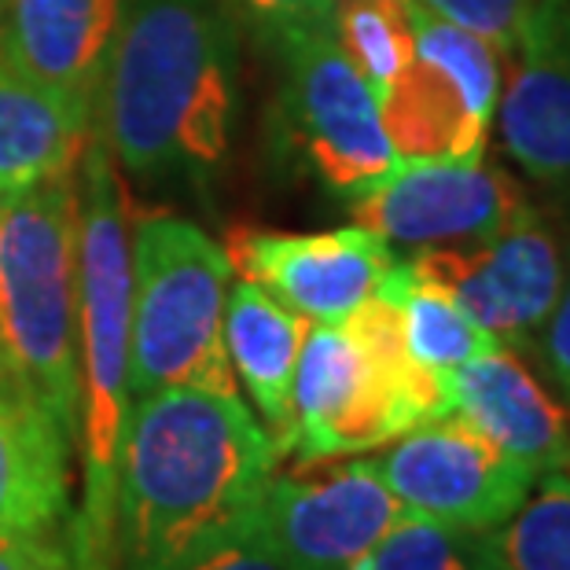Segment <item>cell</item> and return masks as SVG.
<instances>
[{
    "label": "cell",
    "instance_id": "obj_7",
    "mask_svg": "<svg viewBox=\"0 0 570 570\" xmlns=\"http://www.w3.org/2000/svg\"><path fill=\"white\" fill-rule=\"evenodd\" d=\"M273 56L281 59L273 151L332 196H365L397 166L372 85L338 48L335 30L291 33Z\"/></svg>",
    "mask_w": 570,
    "mask_h": 570
},
{
    "label": "cell",
    "instance_id": "obj_21",
    "mask_svg": "<svg viewBox=\"0 0 570 570\" xmlns=\"http://www.w3.org/2000/svg\"><path fill=\"white\" fill-rule=\"evenodd\" d=\"M487 538L493 570H570V468L541 471L527 501Z\"/></svg>",
    "mask_w": 570,
    "mask_h": 570
},
{
    "label": "cell",
    "instance_id": "obj_10",
    "mask_svg": "<svg viewBox=\"0 0 570 570\" xmlns=\"http://www.w3.org/2000/svg\"><path fill=\"white\" fill-rule=\"evenodd\" d=\"M405 262L512 350H533L567 273L563 239L538 210L490 239L420 247Z\"/></svg>",
    "mask_w": 570,
    "mask_h": 570
},
{
    "label": "cell",
    "instance_id": "obj_30",
    "mask_svg": "<svg viewBox=\"0 0 570 570\" xmlns=\"http://www.w3.org/2000/svg\"><path fill=\"white\" fill-rule=\"evenodd\" d=\"M0 386H16V383H11V375H8V365H4V354H0Z\"/></svg>",
    "mask_w": 570,
    "mask_h": 570
},
{
    "label": "cell",
    "instance_id": "obj_2",
    "mask_svg": "<svg viewBox=\"0 0 570 570\" xmlns=\"http://www.w3.org/2000/svg\"><path fill=\"white\" fill-rule=\"evenodd\" d=\"M239 22L225 0H122L96 129L148 188L203 191L239 122Z\"/></svg>",
    "mask_w": 570,
    "mask_h": 570
},
{
    "label": "cell",
    "instance_id": "obj_13",
    "mask_svg": "<svg viewBox=\"0 0 570 570\" xmlns=\"http://www.w3.org/2000/svg\"><path fill=\"white\" fill-rule=\"evenodd\" d=\"M225 254L244 281L317 324L346 321L380 291L386 269L397 262L391 244L357 222L332 233L233 228Z\"/></svg>",
    "mask_w": 570,
    "mask_h": 570
},
{
    "label": "cell",
    "instance_id": "obj_20",
    "mask_svg": "<svg viewBox=\"0 0 570 570\" xmlns=\"http://www.w3.org/2000/svg\"><path fill=\"white\" fill-rule=\"evenodd\" d=\"M375 295L391 298L397 306L409 354L431 372H453L456 365H464V361H475L501 346L487 327L471 321L439 284H431L428 276H420L402 258L386 269Z\"/></svg>",
    "mask_w": 570,
    "mask_h": 570
},
{
    "label": "cell",
    "instance_id": "obj_26",
    "mask_svg": "<svg viewBox=\"0 0 570 570\" xmlns=\"http://www.w3.org/2000/svg\"><path fill=\"white\" fill-rule=\"evenodd\" d=\"M0 570H78L70 530H33L0 538Z\"/></svg>",
    "mask_w": 570,
    "mask_h": 570
},
{
    "label": "cell",
    "instance_id": "obj_6",
    "mask_svg": "<svg viewBox=\"0 0 570 570\" xmlns=\"http://www.w3.org/2000/svg\"><path fill=\"white\" fill-rule=\"evenodd\" d=\"M129 402L166 386L236 394L225 354L228 262L199 225L140 214L129 239Z\"/></svg>",
    "mask_w": 570,
    "mask_h": 570
},
{
    "label": "cell",
    "instance_id": "obj_27",
    "mask_svg": "<svg viewBox=\"0 0 570 570\" xmlns=\"http://www.w3.org/2000/svg\"><path fill=\"white\" fill-rule=\"evenodd\" d=\"M533 350L541 354V365L552 375V383L570 397V254H567L560 298H556V306L549 313V321H544Z\"/></svg>",
    "mask_w": 570,
    "mask_h": 570
},
{
    "label": "cell",
    "instance_id": "obj_1",
    "mask_svg": "<svg viewBox=\"0 0 570 570\" xmlns=\"http://www.w3.org/2000/svg\"><path fill=\"white\" fill-rule=\"evenodd\" d=\"M281 449L239 394L166 386L129 405L118 460V570H180L247 533Z\"/></svg>",
    "mask_w": 570,
    "mask_h": 570
},
{
    "label": "cell",
    "instance_id": "obj_19",
    "mask_svg": "<svg viewBox=\"0 0 570 570\" xmlns=\"http://www.w3.org/2000/svg\"><path fill=\"white\" fill-rule=\"evenodd\" d=\"M89 129L78 107L0 59V185L27 188L75 174Z\"/></svg>",
    "mask_w": 570,
    "mask_h": 570
},
{
    "label": "cell",
    "instance_id": "obj_31",
    "mask_svg": "<svg viewBox=\"0 0 570 570\" xmlns=\"http://www.w3.org/2000/svg\"><path fill=\"white\" fill-rule=\"evenodd\" d=\"M0 16H4V0H0Z\"/></svg>",
    "mask_w": 570,
    "mask_h": 570
},
{
    "label": "cell",
    "instance_id": "obj_8",
    "mask_svg": "<svg viewBox=\"0 0 570 570\" xmlns=\"http://www.w3.org/2000/svg\"><path fill=\"white\" fill-rule=\"evenodd\" d=\"M409 19L416 52L380 96L397 159H482L501 96V52L420 0H409Z\"/></svg>",
    "mask_w": 570,
    "mask_h": 570
},
{
    "label": "cell",
    "instance_id": "obj_3",
    "mask_svg": "<svg viewBox=\"0 0 570 570\" xmlns=\"http://www.w3.org/2000/svg\"><path fill=\"white\" fill-rule=\"evenodd\" d=\"M78 185V453L81 512L70 527L78 570H118L115 501L129 420V228L104 132L89 129Z\"/></svg>",
    "mask_w": 570,
    "mask_h": 570
},
{
    "label": "cell",
    "instance_id": "obj_9",
    "mask_svg": "<svg viewBox=\"0 0 570 570\" xmlns=\"http://www.w3.org/2000/svg\"><path fill=\"white\" fill-rule=\"evenodd\" d=\"M402 515L372 460H298L269 479L250 533L284 570H361Z\"/></svg>",
    "mask_w": 570,
    "mask_h": 570
},
{
    "label": "cell",
    "instance_id": "obj_18",
    "mask_svg": "<svg viewBox=\"0 0 570 570\" xmlns=\"http://www.w3.org/2000/svg\"><path fill=\"white\" fill-rule=\"evenodd\" d=\"M309 321L276 302L269 291L239 281L228 291L225 302V354L236 380L247 386L254 409L262 412L269 439L291 453V434H295V416H291V391H295V368L302 354Z\"/></svg>",
    "mask_w": 570,
    "mask_h": 570
},
{
    "label": "cell",
    "instance_id": "obj_17",
    "mask_svg": "<svg viewBox=\"0 0 570 570\" xmlns=\"http://www.w3.org/2000/svg\"><path fill=\"white\" fill-rule=\"evenodd\" d=\"M70 439L19 386H0V538L70 515Z\"/></svg>",
    "mask_w": 570,
    "mask_h": 570
},
{
    "label": "cell",
    "instance_id": "obj_5",
    "mask_svg": "<svg viewBox=\"0 0 570 570\" xmlns=\"http://www.w3.org/2000/svg\"><path fill=\"white\" fill-rule=\"evenodd\" d=\"M0 354L78 445V185L45 177L0 217Z\"/></svg>",
    "mask_w": 570,
    "mask_h": 570
},
{
    "label": "cell",
    "instance_id": "obj_32",
    "mask_svg": "<svg viewBox=\"0 0 570 570\" xmlns=\"http://www.w3.org/2000/svg\"><path fill=\"white\" fill-rule=\"evenodd\" d=\"M567 468H570V464H567Z\"/></svg>",
    "mask_w": 570,
    "mask_h": 570
},
{
    "label": "cell",
    "instance_id": "obj_16",
    "mask_svg": "<svg viewBox=\"0 0 570 570\" xmlns=\"http://www.w3.org/2000/svg\"><path fill=\"white\" fill-rule=\"evenodd\" d=\"M445 380L456 416L475 423L533 475L570 464V409L552 397L512 346L464 361Z\"/></svg>",
    "mask_w": 570,
    "mask_h": 570
},
{
    "label": "cell",
    "instance_id": "obj_11",
    "mask_svg": "<svg viewBox=\"0 0 570 570\" xmlns=\"http://www.w3.org/2000/svg\"><path fill=\"white\" fill-rule=\"evenodd\" d=\"M372 468L409 512L464 530L501 527L538 479L456 412L394 439Z\"/></svg>",
    "mask_w": 570,
    "mask_h": 570
},
{
    "label": "cell",
    "instance_id": "obj_29",
    "mask_svg": "<svg viewBox=\"0 0 570 570\" xmlns=\"http://www.w3.org/2000/svg\"><path fill=\"white\" fill-rule=\"evenodd\" d=\"M19 188H11V185H0V217H4V210H8V203H11V196H16Z\"/></svg>",
    "mask_w": 570,
    "mask_h": 570
},
{
    "label": "cell",
    "instance_id": "obj_15",
    "mask_svg": "<svg viewBox=\"0 0 570 570\" xmlns=\"http://www.w3.org/2000/svg\"><path fill=\"white\" fill-rule=\"evenodd\" d=\"M122 0H4L0 59L96 122Z\"/></svg>",
    "mask_w": 570,
    "mask_h": 570
},
{
    "label": "cell",
    "instance_id": "obj_4",
    "mask_svg": "<svg viewBox=\"0 0 570 570\" xmlns=\"http://www.w3.org/2000/svg\"><path fill=\"white\" fill-rule=\"evenodd\" d=\"M445 375L409 354L402 313L383 295L361 302L338 324L309 321L291 391L295 434L287 456H350L449 416Z\"/></svg>",
    "mask_w": 570,
    "mask_h": 570
},
{
    "label": "cell",
    "instance_id": "obj_12",
    "mask_svg": "<svg viewBox=\"0 0 570 570\" xmlns=\"http://www.w3.org/2000/svg\"><path fill=\"white\" fill-rule=\"evenodd\" d=\"M350 210L386 244L445 247L504 233L533 206L519 180L482 166V159H397Z\"/></svg>",
    "mask_w": 570,
    "mask_h": 570
},
{
    "label": "cell",
    "instance_id": "obj_22",
    "mask_svg": "<svg viewBox=\"0 0 570 570\" xmlns=\"http://www.w3.org/2000/svg\"><path fill=\"white\" fill-rule=\"evenodd\" d=\"M332 30L375 100L391 89L416 52L409 0H332Z\"/></svg>",
    "mask_w": 570,
    "mask_h": 570
},
{
    "label": "cell",
    "instance_id": "obj_25",
    "mask_svg": "<svg viewBox=\"0 0 570 570\" xmlns=\"http://www.w3.org/2000/svg\"><path fill=\"white\" fill-rule=\"evenodd\" d=\"M420 4L487 38L497 52H512L538 0H420Z\"/></svg>",
    "mask_w": 570,
    "mask_h": 570
},
{
    "label": "cell",
    "instance_id": "obj_28",
    "mask_svg": "<svg viewBox=\"0 0 570 570\" xmlns=\"http://www.w3.org/2000/svg\"><path fill=\"white\" fill-rule=\"evenodd\" d=\"M180 570H284V567L276 563L247 530L222 544H214V549H206L203 556H196V560L185 563Z\"/></svg>",
    "mask_w": 570,
    "mask_h": 570
},
{
    "label": "cell",
    "instance_id": "obj_14",
    "mask_svg": "<svg viewBox=\"0 0 570 570\" xmlns=\"http://www.w3.org/2000/svg\"><path fill=\"white\" fill-rule=\"evenodd\" d=\"M512 56L504 148L541 185H570V0H538Z\"/></svg>",
    "mask_w": 570,
    "mask_h": 570
},
{
    "label": "cell",
    "instance_id": "obj_24",
    "mask_svg": "<svg viewBox=\"0 0 570 570\" xmlns=\"http://www.w3.org/2000/svg\"><path fill=\"white\" fill-rule=\"evenodd\" d=\"M225 8L265 48H276L291 33L332 30V0H225Z\"/></svg>",
    "mask_w": 570,
    "mask_h": 570
},
{
    "label": "cell",
    "instance_id": "obj_23",
    "mask_svg": "<svg viewBox=\"0 0 570 570\" xmlns=\"http://www.w3.org/2000/svg\"><path fill=\"white\" fill-rule=\"evenodd\" d=\"M361 570H493L490 538L405 508Z\"/></svg>",
    "mask_w": 570,
    "mask_h": 570
}]
</instances>
